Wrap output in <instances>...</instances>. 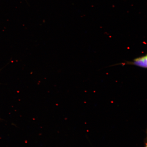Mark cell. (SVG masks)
Returning a JSON list of instances; mask_svg holds the SVG:
<instances>
[{"mask_svg": "<svg viewBox=\"0 0 147 147\" xmlns=\"http://www.w3.org/2000/svg\"><path fill=\"white\" fill-rule=\"evenodd\" d=\"M146 147H147V146H146Z\"/></svg>", "mask_w": 147, "mask_h": 147, "instance_id": "7a4b0ae2", "label": "cell"}, {"mask_svg": "<svg viewBox=\"0 0 147 147\" xmlns=\"http://www.w3.org/2000/svg\"><path fill=\"white\" fill-rule=\"evenodd\" d=\"M122 65L125 64H130L138 66L144 68H147V55L140 57L134 59L133 61L127 62L125 63H122Z\"/></svg>", "mask_w": 147, "mask_h": 147, "instance_id": "6da1fadb", "label": "cell"}]
</instances>
